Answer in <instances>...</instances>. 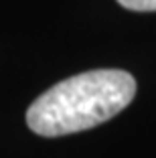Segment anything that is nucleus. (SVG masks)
Here are the masks:
<instances>
[{
	"label": "nucleus",
	"instance_id": "nucleus-1",
	"mask_svg": "<svg viewBox=\"0 0 156 158\" xmlns=\"http://www.w3.org/2000/svg\"><path fill=\"white\" fill-rule=\"evenodd\" d=\"M136 95V81L122 69H93L63 79L27 110V124L39 136L89 130L118 116Z\"/></svg>",
	"mask_w": 156,
	"mask_h": 158
},
{
	"label": "nucleus",
	"instance_id": "nucleus-2",
	"mask_svg": "<svg viewBox=\"0 0 156 158\" xmlns=\"http://www.w3.org/2000/svg\"><path fill=\"white\" fill-rule=\"evenodd\" d=\"M120 4L128 10H136V12H152L156 10V0H118Z\"/></svg>",
	"mask_w": 156,
	"mask_h": 158
}]
</instances>
